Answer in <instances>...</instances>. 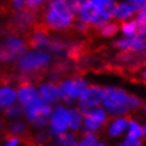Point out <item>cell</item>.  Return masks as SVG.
I'll list each match as a JSON object with an SVG mask.
<instances>
[{
	"label": "cell",
	"mask_w": 146,
	"mask_h": 146,
	"mask_svg": "<svg viewBox=\"0 0 146 146\" xmlns=\"http://www.w3.org/2000/svg\"><path fill=\"white\" fill-rule=\"evenodd\" d=\"M15 25L18 26L20 29H28L31 25L35 21V15L32 11L29 10H20L15 16Z\"/></svg>",
	"instance_id": "obj_19"
},
{
	"label": "cell",
	"mask_w": 146,
	"mask_h": 146,
	"mask_svg": "<svg viewBox=\"0 0 146 146\" xmlns=\"http://www.w3.org/2000/svg\"><path fill=\"white\" fill-rule=\"evenodd\" d=\"M99 31L101 35L104 37H113L115 36L119 32H120V26L117 25V21H109L105 22L103 26L99 28Z\"/></svg>",
	"instance_id": "obj_25"
},
{
	"label": "cell",
	"mask_w": 146,
	"mask_h": 146,
	"mask_svg": "<svg viewBox=\"0 0 146 146\" xmlns=\"http://www.w3.org/2000/svg\"><path fill=\"white\" fill-rule=\"evenodd\" d=\"M125 135L128 138H132V139H142L143 137H145L144 126H143V124L140 123L139 121L129 120Z\"/></svg>",
	"instance_id": "obj_22"
},
{
	"label": "cell",
	"mask_w": 146,
	"mask_h": 146,
	"mask_svg": "<svg viewBox=\"0 0 146 146\" xmlns=\"http://www.w3.org/2000/svg\"><path fill=\"white\" fill-rule=\"evenodd\" d=\"M27 50V42L21 37L17 35L7 36L0 44V62H17Z\"/></svg>",
	"instance_id": "obj_4"
},
{
	"label": "cell",
	"mask_w": 146,
	"mask_h": 146,
	"mask_svg": "<svg viewBox=\"0 0 146 146\" xmlns=\"http://www.w3.org/2000/svg\"><path fill=\"white\" fill-rule=\"evenodd\" d=\"M84 113L77 107H70L69 113V130L72 132H78L83 129Z\"/></svg>",
	"instance_id": "obj_18"
},
{
	"label": "cell",
	"mask_w": 146,
	"mask_h": 146,
	"mask_svg": "<svg viewBox=\"0 0 146 146\" xmlns=\"http://www.w3.org/2000/svg\"><path fill=\"white\" fill-rule=\"evenodd\" d=\"M143 111H144V114L146 115V105H144V106H143Z\"/></svg>",
	"instance_id": "obj_39"
},
{
	"label": "cell",
	"mask_w": 146,
	"mask_h": 146,
	"mask_svg": "<svg viewBox=\"0 0 146 146\" xmlns=\"http://www.w3.org/2000/svg\"><path fill=\"white\" fill-rule=\"evenodd\" d=\"M117 146H143L142 139H132L125 137Z\"/></svg>",
	"instance_id": "obj_31"
},
{
	"label": "cell",
	"mask_w": 146,
	"mask_h": 146,
	"mask_svg": "<svg viewBox=\"0 0 146 146\" xmlns=\"http://www.w3.org/2000/svg\"><path fill=\"white\" fill-rule=\"evenodd\" d=\"M4 115L11 121L14 120H18V119H21L23 115H25V108L19 105L18 103H15L14 105L10 106L7 109H5L3 111Z\"/></svg>",
	"instance_id": "obj_27"
},
{
	"label": "cell",
	"mask_w": 146,
	"mask_h": 146,
	"mask_svg": "<svg viewBox=\"0 0 146 146\" xmlns=\"http://www.w3.org/2000/svg\"><path fill=\"white\" fill-rule=\"evenodd\" d=\"M93 146H109V145H108L106 142H104V141H99V140H98L96 143H95Z\"/></svg>",
	"instance_id": "obj_37"
},
{
	"label": "cell",
	"mask_w": 146,
	"mask_h": 146,
	"mask_svg": "<svg viewBox=\"0 0 146 146\" xmlns=\"http://www.w3.org/2000/svg\"><path fill=\"white\" fill-rule=\"evenodd\" d=\"M38 91L40 99L51 106L57 105L62 101V93L57 83L50 80L44 82L38 86Z\"/></svg>",
	"instance_id": "obj_12"
},
{
	"label": "cell",
	"mask_w": 146,
	"mask_h": 146,
	"mask_svg": "<svg viewBox=\"0 0 146 146\" xmlns=\"http://www.w3.org/2000/svg\"><path fill=\"white\" fill-rule=\"evenodd\" d=\"M53 106L44 103L42 100L34 104L33 106L25 109V115L26 121L28 123L33 125L34 128L37 130H44L48 127L49 124V117L51 114Z\"/></svg>",
	"instance_id": "obj_6"
},
{
	"label": "cell",
	"mask_w": 146,
	"mask_h": 146,
	"mask_svg": "<svg viewBox=\"0 0 146 146\" xmlns=\"http://www.w3.org/2000/svg\"><path fill=\"white\" fill-rule=\"evenodd\" d=\"M87 0H68V4L71 12L73 13V15L77 17L78 13L80 12L82 7H84V4L86 3Z\"/></svg>",
	"instance_id": "obj_30"
},
{
	"label": "cell",
	"mask_w": 146,
	"mask_h": 146,
	"mask_svg": "<svg viewBox=\"0 0 146 146\" xmlns=\"http://www.w3.org/2000/svg\"><path fill=\"white\" fill-rule=\"evenodd\" d=\"M15 103H17L16 88L9 84L0 85V111H4Z\"/></svg>",
	"instance_id": "obj_15"
},
{
	"label": "cell",
	"mask_w": 146,
	"mask_h": 146,
	"mask_svg": "<svg viewBox=\"0 0 146 146\" xmlns=\"http://www.w3.org/2000/svg\"><path fill=\"white\" fill-rule=\"evenodd\" d=\"M50 137H51V135H50L49 131H47L46 129H44V130H39V131H38L35 140H36V143H38L39 145H42V144H44V143L49 140Z\"/></svg>",
	"instance_id": "obj_32"
},
{
	"label": "cell",
	"mask_w": 146,
	"mask_h": 146,
	"mask_svg": "<svg viewBox=\"0 0 146 146\" xmlns=\"http://www.w3.org/2000/svg\"><path fill=\"white\" fill-rule=\"evenodd\" d=\"M49 0H25V9L29 11H35L41 7L44 3H48Z\"/></svg>",
	"instance_id": "obj_29"
},
{
	"label": "cell",
	"mask_w": 146,
	"mask_h": 146,
	"mask_svg": "<svg viewBox=\"0 0 146 146\" xmlns=\"http://www.w3.org/2000/svg\"><path fill=\"white\" fill-rule=\"evenodd\" d=\"M68 50H69V47H68L67 42H65L62 39H55V38H52L50 46L48 48V51L51 54L59 55V56L65 54Z\"/></svg>",
	"instance_id": "obj_26"
},
{
	"label": "cell",
	"mask_w": 146,
	"mask_h": 146,
	"mask_svg": "<svg viewBox=\"0 0 146 146\" xmlns=\"http://www.w3.org/2000/svg\"><path fill=\"white\" fill-rule=\"evenodd\" d=\"M102 107L109 115L122 117L130 111L141 109L143 103L139 96L128 93L123 88L107 86L103 92Z\"/></svg>",
	"instance_id": "obj_1"
},
{
	"label": "cell",
	"mask_w": 146,
	"mask_h": 146,
	"mask_svg": "<svg viewBox=\"0 0 146 146\" xmlns=\"http://www.w3.org/2000/svg\"><path fill=\"white\" fill-rule=\"evenodd\" d=\"M143 126H144V133H145V135H146V123L143 125Z\"/></svg>",
	"instance_id": "obj_40"
},
{
	"label": "cell",
	"mask_w": 146,
	"mask_h": 146,
	"mask_svg": "<svg viewBox=\"0 0 146 146\" xmlns=\"http://www.w3.org/2000/svg\"><path fill=\"white\" fill-rule=\"evenodd\" d=\"M17 92V103L21 105L25 109L33 106L34 104L39 102L40 95L38 87L29 82H25L16 88Z\"/></svg>",
	"instance_id": "obj_10"
},
{
	"label": "cell",
	"mask_w": 146,
	"mask_h": 146,
	"mask_svg": "<svg viewBox=\"0 0 146 146\" xmlns=\"http://www.w3.org/2000/svg\"><path fill=\"white\" fill-rule=\"evenodd\" d=\"M53 56L47 50L31 49L27 50L21 57L17 60V69L21 74L31 75L44 70L48 66L51 65Z\"/></svg>",
	"instance_id": "obj_3"
},
{
	"label": "cell",
	"mask_w": 146,
	"mask_h": 146,
	"mask_svg": "<svg viewBox=\"0 0 146 146\" xmlns=\"http://www.w3.org/2000/svg\"><path fill=\"white\" fill-rule=\"evenodd\" d=\"M48 146H55V145H54V144H53V145H48Z\"/></svg>",
	"instance_id": "obj_43"
},
{
	"label": "cell",
	"mask_w": 146,
	"mask_h": 146,
	"mask_svg": "<svg viewBox=\"0 0 146 146\" xmlns=\"http://www.w3.org/2000/svg\"><path fill=\"white\" fill-rule=\"evenodd\" d=\"M51 39L52 38L44 32V30H36L30 37V44L32 49H39V50L48 51Z\"/></svg>",
	"instance_id": "obj_16"
},
{
	"label": "cell",
	"mask_w": 146,
	"mask_h": 146,
	"mask_svg": "<svg viewBox=\"0 0 146 146\" xmlns=\"http://www.w3.org/2000/svg\"><path fill=\"white\" fill-rule=\"evenodd\" d=\"M11 2L13 7L17 11L25 9V0H11Z\"/></svg>",
	"instance_id": "obj_35"
},
{
	"label": "cell",
	"mask_w": 146,
	"mask_h": 146,
	"mask_svg": "<svg viewBox=\"0 0 146 146\" xmlns=\"http://www.w3.org/2000/svg\"><path fill=\"white\" fill-rule=\"evenodd\" d=\"M73 26H74L75 30H76L78 33H85V32H87L88 28H89V27H88L85 22L80 21V20H77V21H75Z\"/></svg>",
	"instance_id": "obj_34"
},
{
	"label": "cell",
	"mask_w": 146,
	"mask_h": 146,
	"mask_svg": "<svg viewBox=\"0 0 146 146\" xmlns=\"http://www.w3.org/2000/svg\"><path fill=\"white\" fill-rule=\"evenodd\" d=\"M28 123L27 121L21 120V119H18V120H14L12 121L10 125H9V131L11 133V135H14V137H21L28 131Z\"/></svg>",
	"instance_id": "obj_23"
},
{
	"label": "cell",
	"mask_w": 146,
	"mask_h": 146,
	"mask_svg": "<svg viewBox=\"0 0 146 146\" xmlns=\"http://www.w3.org/2000/svg\"><path fill=\"white\" fill-rule=\"evenodd\" d=\"M142 77L146 80V70H145V71H143V73H142Z\"/></svg>",
	"instance_id": "obj_38"
},
{
	"label": "cell",
	"mask_w": 146,
	"mask_h": 146,
	"mask_svg": "<svg viewBox=\"0 0 146 146\" xmlns=\"http://www.w3.org/2000/svg\"><path fill=\"white\" fill-rule=\"evenodd\" d=\"M99 10L107 20H112L114 10L117 7V0H88Z\"/></svg>",
	"instance_id": "obj_17"
},
{
	"label": "cell",
	"mask_w": 146,
	"mask_h": 146,
	"mask_svg": "<svg viewBox=\"0 0 146 146\" xmlns=\"http://www.w3.org/2000/svg\"><path fill=\"white\" fill-rule=\"evenodd\" d=\"M58 86L62 93V102L65 104H72L74 102H77L80 94L89 86V84L83 77L73 76L60 80Z\"/></svg>",
	"instance_id": "obj_5"
},
{
	"label": "cell",
	"mask_w": 146,
	"mask_h": 146,
	"mask_svg": "<svg viewBox=\"0 0 146 146\" xmlns=\"http://www.w3.org/2000/svg\"><path fill=\"white\" fill-rule=\"evenodd\" d=\"M77 17H78V20L85 22L88 27H92V28H96V29H99L105 22L109 21L103 16L102 13L95 7L94 4H92L88 0L84 4V7H82Z\"/></svg>",
	"instance_id": "obj_11"
},
{
	"label": "cell",
	"mask_w": 146,
	"mask_h": 146,
	"mask_svg": "<svg viewBox=\"0 0 146 146\" xmlns=\"http://www.w3.org/2000/svg\"><path fill=\"white\" fill-rule=\"evenodd\" d=\"M139 7L135 4H133L130 0H123L121 2H117L114 14H113V19L117 22H124L126 20L132 19L135 17Z\"/></svg>",
	"instance_id": "obj_13"
},
{
	"label": "cell",
	"mask_w": 146,
	"mask_h": 146,
	"mask_svg": "<svg viewBox=\"0 0 146 146\" xmlns=\"http://www.w3.org/2000/svg\"><path fill=\"white\" fill-rule=\"evenodd\" d=\"M138 25V34L135 36L142 38L143 40H146V4L141 7L138 10L133 18Z\"/></svg>",
	"instance_id": "obj_21"
},
{
	"label": "cell",
	"mask_w": 146,
	"mask_h": 146,
	"mask_svg": "<svg viewBox=\"0 0 146 146\" xmlns=\"http://www.w3.org/2000/svg\"><path fill=\"white\" fill-rule=\"evenodd\" d=\"M138 29H139L138 25L133 18L121 22L120 25V32L122 33L123 37H128V38L135 37L138 34Z\"/></svg>",
	"instance_id": "obj_24"
},
{
	"label": "cell",
	"mask_w": 146,
	"mask_h": 146,
	"mask_svg": "<svg viewBox=\"0 0 146 146\" xmlns=\"http://www.w3.org/2000/svg\"><path fill=\"white\" fill-rule=\"evenodd\" d=\"M69 113L70 107L66 104H57L53 106L48 124V131L51 137L55 138L69 130Z\"/></svg>",
	"instance_id": "obj_7"
},
{
	"label": "cell",
	"mask_w": 146,
	"mask_h": 146,
	"mask_svg": "<svg viewBox=\"0 0 146 146\" xmlns=\"http://www.w3.org/2000/svg\"><path fill=\"white\" fill-rule=\"evenodd\" d=\"M1 146H21V141L18 137H14L11 135L10 138H7L3 142V144Z\"/></svg>",
	"instance_id": "obj_33"
},
{
	"label": "cell",
	"mask_w": 146,
	"mask_h": 146,
	"mask_svg": "<svg viewBox=\"0 0 146 146\" xmlns=\"http://www.w3.org/2000/svg\"><path fill=\"white\" fill-rule=\"evenodd\" d=\"M98 141L96 133L91 132H84V135L80 137L75 146H93Z\"/></svg>",
	"instance_id": "obj_28"
},
{
	"label": "cell",
	"mask_w": 146,
	"mask_h": 146,
	"mask_svg": "<svg viewBox=\"0 0 146 146\" xmlns=\"http://www.w3.org/2000/svg\"><path fill=\"white\" fill-rule=\"evenodd\" d=\"M1 128H2V122L0 121V130H1Z\"/></svg>",
	"instance_id": "obj_42"
},
{
	"label": "cell",
	"mask_w": 146,
	"mask_h": 146,
	"mask_svg": "<svg viewBox=\"0 0 146 146\" xmlns=\"http://www.w3.org/2000/svg\"><path fill=\"white\" fill-rule=\"evenodd\" d=\"M132 3L133 4H135L137 7H143V5H145L146 4V0H130Z\"/></svg>",
	"instance_id": "obj_36"
},
{
	"label": "cell",
	"mask_w": 146,
	"mask_h": 146,
	"mask_svg": "<svg viewBox=\"0 0 146 146\" xmlns=\"http://www.w3.org/2000/svg\"><path fill=\"white\" fill-rule=\"evenodd\" d=\"M109 121V114L102 106L88 110L84 113L83 131L96 133L103 127H105Z\"/></svg>",
	"instance_id": "obj_8"
},
{
	"label": "cell",
	"mask_w": 146,
	"mask_h": 146,
	"mask_svg": "<svg viewBox=\"0 0 146 146\" xmlns=\"http://www.w3.org/2000/svg\"><path fill=\"white\" fill-rule=\"evenodd\" d=\"M143 52H146V42L144 44V48H143Z\"/></svg>",
	"instance_id": "obj_41"
},
{
	"label": "cell",
	"mask_w": 146,
	"mask_h": 146,
	"mask_svg": "<svg viewBox=\"0 0 146 146\" xmlns=\"http://www.w3.org/2000/svg\"><path fill=\"white\" fill-rule=\"evenodd\" d=\"M129 120L126 115L122 117H113L107 123V135L111 139H119L126 133L127 125Z\"/></svg>",
	"instance_id": "obj_14"
},
{
	"label": "cell",
	"mask_w": 146,
	"mask_h": 146,
	"mask_svg": "<svg viewBox=\"0 0 146 146\" xmlns=\"http://www.w3.org/2000/svg\"><path fill=\"white\" fill-rule=\"evenodd\" d=\"M78 138L75 132H72L70 130L62 132L60 135H56L54 138V145L55 146H75L76 145Z\"/></svg>",
	"instance_id": "obj_20"
},
{
	"label": "cell",
	"mask_w": 146,
	"mask_h": 146,
	"mask_svg": "<svg viewBox=\"0 0 146 146\" xmlns=\"http://www.w3.org/2000/svg\"><path fill=\"white\" fill-rule=\"evenodd\" d=\"M44 20L48 29L62 32L73 27L75 16L70 10L68 0H49L44 13Z\"/></svg>",
	"instance_id": "obj_2"
},
{
	"label": "cell",
	"mask_w": 146,
	"mask_h": 146,
	"mask_svg": "<svg viewBox=\"0 0 146 146\" xmlns=\"http://www.w3.org/2000/svg\"><path fill=\"white\" fill-rule=\"evenodd\" d=\"M104 88L96 85H89L77 100V108L83 113L88 110L102 106Z\"/></svg>",
	"instance_id": "obj_9"
}]
</instances>
